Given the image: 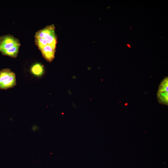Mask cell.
Here are the masks:
<instances>
[{"label": "cell", "mask_w": 168, "mask_h": 168, "mask_svg": "<svg viewBox=\"0 0 168 168\" xmlns=\"http://www.w3.org/2000/svg\"><path fill=\"white\" fill-rule=\"evenodd\" d=\"M16 84L15 73L8 68L0 71V89L6 90Z\"/></svg>", "instance_id": "6da1fadb"}, {"label": "cell", "mask_w": 168, "mask_h": 168, "mask_svg": "<svg viewBox=\"0 0 168 168\" xmlns=\"http://www.w3.org/2000/svg\"><path fill=\"white\" fill-rule=\"evenodd\" d=\"M157 98L159 103L168 105V77H165L160 83L157 93Z\"/></svg>", "instance_id": "7a4b0ae2"}, {"label": "cell", "mask_w": 168, "mask_h": 168, "mask_svg": "<svg viewBox=\"0 0 168 168\" xmlns=\"http://www.w3.org/2000/svg\"><path fill=\"white\" fill-rule=\"evenodd\" d=\"M17 45H20L19 40L12 35H7L0 37V51Z\"/></svg>", "instance_id": "3957f363"}, {"label": "cell", "mask_w": 168, "mask_h": 168, "mask_svg": "<svg viewBox=\"0 0 168 168\" xmlns=\"http://www.w3.org/2000/svg\"><path fill=\"white\" fill-rule=\"evenodd\" d=\"M44 58L48 61L51 62L54 57L55 49L47 45L40 50Z\"/></svg>", "instance_id": "277c9868"}, {"label": "cell", "mask_w": 168, "mask_h": 168, "mask_svg": "<svg viewBox=\"0 0 168 168\" xmlns=\"http://www.w3.org/2000/svg\"><path fill=\"white\" fill-rule=\"evenodd\" d=\"M55 27L53 25L48 26L38 31L35 34V38H43L54 32Z\"/></svg>", "instance_id": "5b68a950"}, {"label": "cell", "mask_w": 168, "mask_h": 168, "mask_svg": "<svg viewBox=\"0 0 168 168\" xmlns=\"http://www.w3.org/2000/svg\"><path fill=\"white\" fill-rule=\"evenodd\" d=\"M20 45H17L9 49L1 51L2 53L12 58L16 57L19 52Z\"/></svg>", "instance_id": "8992f818"}, {"label": "cell", "mask_w": 168, "mask_h": 168, "mask_svg": "<svg viewBox=\"0 0 168 168\" xmlns=\"http://www.w3.org/2000/svg\"><path fill=\"white\" fill-rule=\"evenodd\" d=\"M31 71L35 76L38 77L40 76L44 72L43 66L40 63H35L32 66Z\"/></svg>", "instance_id": "52a82bcc"}, {"label": "cell", "mask_w": 168, "mask_h": 168, "mask_svg": "<svg viewBox=\"0 0 168 168\" xmlns=\"http://www.w3.org/2000/svg\"><path fill=\"white\" fill-rule=\"evenodd\" d=\"M127 45L129 48H130V45L128 44H127Z\"/></svg>", "instance_id": "ba28073f"}]
</instances>
